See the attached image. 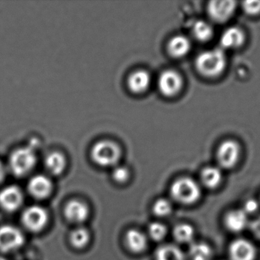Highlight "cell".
Returning <instances> with one entry per match:
<instances>
[{
  "label": "cell",
  "mask_w": 260,
  "mask_h": 260,
  "mask_svg": "<svg viewBox=\"0 0 260 260\" xmlns=\"http://www.w3.org/2000/svg\"><path fill=\"white\" fill-rule=\"evenodd\" d=\"M227 64V58L222 48L206 50L196 60L197 70L206 77H216L221 74Z\"/></svg>",
  "instance_id": "6da1fadb"
},
{
  "label": "cell",
  "mask_w": 260,
  "mask_h": 260,
  "mask_svg": "<svg viewBox=\"0 0 260 260\" xmlns=\"http://www.w3.org/2000/svg\"><path fill=\"white\" fill-rule=\"evenodd\" d=\"M37 156L33 146L21 147L11 154L9 166L11 172L18 177L27 175L35 168Z\"/></svg>",
  "instance_id": "7a4b0ae2"
},
{
  "label": "cell",
  "mask_w": 260,
  "mask_h": 260,
  "mask_svg": "<svg viewBox=\"0 0 260 260\" xmlns=\"http://www.w3.org/2000/svg\"><path fill=\"white\" fill-rule=\"evenodd\" d=\"M173 198L184 205L197 203L201 196V189L198 183L189 177L178 179L171 188Z\"/></svg>",
  "instance_id": "3957f363"
},
{
  "label": "cell",
  "mask_w": 260,
  "mask_h": 260,
  "mask_svg": "<svg viewBox=\"0 0 260 260\" xmlns=\"http://www.w3.org/2000/svg\"><path fill=\"white\" fill-rule=\"evenodd\" d=\"M91 158L94 163L101 166L115 165L121 157L120 147L111 140L97 142L91 149Z\"/></svg>",
  "instance_id": "277c9868"
},
{
  "label": "cell",
  "mask_w": 260,
  "mask_h": 260,
  "mask_svg": "<svg viewBox=\"0 0 260 260\" xmlns=\"http://www.w3.org/2000/svg\"><path fill=\"white\" fill-rule=\"evenodd\" d=\"M48 213L45 209L39 206L27 208L21 215L23 225L31 232L42 230L48 222Z\"/></svg>",
  "instance_id": "5b68a950"
},
{
  "label": "cell",
  "mask_w": 260,
  "mask_h": 260,
  "mask_svg": "<svg viewBox=\"0 0 260 260\" xmlns=\"http://www.w3.org/2000/svg\"><path fill=\"white\" fill-rule=\"evenodd\" d=\"M24 242L22 232L12 225L0 227V251L10 253L19 249Z\"/></svg>",
  "instance_id": "8992f818"
},
{
  "label": "cell",
  "mask_w": 260,
  "mask_h": 260,
  "mask_svg": "<svg viewBox=\"0 0 260 260\" xmlns=\"http://www.w3.org/2000/svg\"><path fill=\"white\" fill-rule=\"evenodd\" d=\"M240 154V146L236 141L225 140L220 145L217 151L218 163L224 169H231L238 163Z\"/></svg>",
  "instance_id": "52a82bcc"
},
{
  "label": "cell",
  "mask_w": 260,
  "mask_h": 260,
  "mask_svg": "<svg viewBox=\"0 0 260 260\" xmlns=\"http://www.w3.org/2000/svg\"><path fill=\"white\" fill-rule=\"evenodd\" d=\"M183 87L181 76L174 70H166L158 79V88L164 96L172 97L176 96Z\"/></svg>",
  "instance_id": "ba28073f"
},
{
  "label": "cell",
  "mask_w": 260,
  "mask_h": 260,
  "mask_svg": "<svg viewBox=\"0 0 260 260\" xmlns=\"http://www.w3.org/2000/svg\"><path fill=\"white\" fill-rule=\"evenodd\" d=\"M236 7V2L216 0L209 3L208 13L213 21L219 23L224 22L233 15Z\"/></svg>",
  "instance_id": "9c48e42d"
},
{
  "label": "cell",
  "mask_w": 260,
  "mask_h": 260,
  "mask_svg": "<svg viewBox=\"0 0 260 260\" xmlns=\"http://www.w3.org/2000/svg\"><path fill=\"white\" fill-rule=\"evenodd\" d=\"M229 253L231 260H254L256 249L248 240L239 238L231 244Z\"/></svg>",
  "instance_id": "30bf717a"
},
{
  "label": "cell",
  "mask_w": 260,
  "mask_h": 260,
  "mask_svg": "<svg viewBox=\"0 0 260 260\" xmlns=\"http://www.w3.org/2000/svg\"><path fill=\"white\" fill-rule=\"evenodd\" d=\"M24 196L16 186H9L0 191V207L6 212L18 210L23 203Z\"/></svg>",
  "instance_id": "8fae6325"
},
{
  "label": "cell",
  "mask_w": 260,
  "mask_h": 260,
  "mask_svg": "<svg viewBox=\"0 0 260 260\" xmlns=\"http://www.w3.org/2000/svg\"><path fill=\"white\" fill-rule=\"evenodd\" d=\"M53 189L51 180L44 175H36L27 184L29 193L38 199H44L50 195Z\"/></svg>",
  "instance_id": "7c38bea8"
},
{
  "label": "cell",
  "mask_w": 260,
  "mask_h": 260,
  "mask_svg": "<svg viewBox=\"0 0 260 260\" xmlns=\"http://www.w3.org/2000/svg\"><path fill=\"white\" fill-rule=\"evenodd\" d=\"M224 224L230 232L234 233L243 232L250 225L248 215L243 209H235L226 214Z\"/></svg>",
  "instance_id": "4fadbf2b"
},
{
  "label": "cell",
  "mask_w": 260,
  "mask_h": 260,
  "mask_svg": "<svg viewBox=\"0 0 260 260\" xmlns=\"http://www.w3.org/2000/svg\"><path fill=\"white\" fill-rule=\"evenodd\" d=\"M64 212L69 221L79 224L88 218L89 209L82 201L73 200L67 205Z\"/></svg>",
  "instance_id": "5bb4252c"
},
{
  "label": "cell",
  "mask_w": 260,
  "mask_h": 260,
  "mask_svg": "<svg viewBox=\"0 0 260 260\" xmlns=\"http://www.w3.org/2000/svg\"><path fill=\"white\" fill-rule=\"evenodd\" d=\"M245 35L239 27H231L226 29L221 35V45L222 49H235L244 44Z\"/></svg>",
  "instance_id": "9a60e30c"
},
{
  "label": "cell",
  "mask_w": 260,
  "mask_h": 260,
  "mask_svg": "<svg viewBox=\"0 0 260 260\" xmlns=\"http://www.w3.org/2000/svg\"><path fill=\"white\" fill-rule=\"evenodd\" d=\"M151 82L149 73L145 70H137L130 74L128 78V87L133 93H144L148 90Z\"/></svg>",
  "instance_id": "2e32d148"
},
{
  "label": "cell",
  "mask_w": 260,
  "mask_h": 260,
  "mask_svg": "<svg viewBox=\"0 0 260 260\" xmlns=\"http://www.w3.org/2000/svg\"><path fill=\"white\" fill-rule=\"evenodd\" d=\"M190 41L186 36L177 35L170 40L168 50L171 56L179 58L187 54L190 50Z\"/></svg>",
  "instance_id": "e0dca14e"
},
{
  "label": "cell",
  "mask_w": 260,
  "mask_h": 260,
  "mask_svg": "<svg viewBox=\"0 0 260 260\" xmlns=\"http://www.w3.org/2000/svg\"><path fill=\"white\" fill-rule=\"evenodd\" d=\"M128 248L133 253H141L147 247V238L145 235L139 230H129L125 237Z\"/></svg>",
  "instance_id": "ac0fdd59"
},
{
  "label": "cell",
  "mask_w": 260,
  "mask_h": 260,
  "mask_svg": "<svg viewBox=\"0 0 260 260\" xmlns=\"http://www.w3.org/2000/svg\"><path fill=\"white\" fill-rule=\"evenodd\" d=\"M67 166V160L63 154L53 152L48 154L45 159V167L53 176L60 175Z\"/></svg>",
  "instance_id": "d6986e66"
},
{
  "label": "cell",
  "mask_w": 260,
  "mask_h": 260,
  "mask_svg": "<svg viewBox=\"0 0 260 260\" xmlns=\"http://www.w3.org/2000/svg\"><path fill=\"white\" fill-rule=\"evenodd\" d=\"M203 185L209 189H215L221 184L222 180V172L219 168L209 166L205 168L201 174Z\"/></svg>",
  "instance_id": "ffe728a7"
},
{
  "label": "cell",
  "mask_w": 260,
  "mask_h": 260,
  "mask_svg": "<svg viewBox=\"0 0 260 260\" xmlns=\"http://www.w3.org/2000/svg\"><path fill=\"white\" fill-rule=\"evenodd\" d=\"M156 260H186L184 253L171 244L161 246L156 252Z\"/></svg>",
  "instance_id": "44dd1931"
},
{
  "label": "cell",
  "mask_w": 260,
  "mask_h": 260,
  "mask_svg": "<svg viewBox=\"0 0 260 260\" xmlns=\"http://www.w3.org/2000/svg\"><path fill=\"white\" fill-rule=\"evenodd\" d=\"M212 251L206 243H192L189 247V256L190 260H210Z\"/></svg>",
  "instance_id": "7402d4cb"
},
{
  "label": "cell",
  "mask_w": 260,
  "mask_h": 260,
  "mask_svg": "<svg viewBox=\"0 0 260 260\" xmlns=\"http://www.w3.org/2000/svg\"><path fill=\"white\" fill-rule=\"evenodd\" d=\"M174 236L176 241H178L179 243L192 244L195 236V230L189 224H179L174 228Z\"/></svg>",
  "instance_id": "603a6c76"
},
{
  "label": "cell",
  "mask_w": 260,
  "mask_h": 260,
  "mask_svg": "<svg viewBox=\"0 0 260 260\" xmlns=\"http://www.w3.org/2000/svg\"><path fill=\"white\" fill-rule=\"evenodd\" d=\"M213 32L212 26L205 21H197L192 27L194 37L203 42L209 41L213 35Z\"/></svg>",
  "instance_id": "cb8c5ba5"
},
{
  "label": "cell",
  "mask_w": 260,
  "mask_h": 260,
  "mask_svg": "<svg viewBox=\"0 0 260 260\" xmlns=\"http://www.w3.org/2000/svg\"><path fill=\"white\" fill-rule=\"evenodd\" d=\"M89 232L85 227H78L70 235V242L73 247L77 249L85 247L89 242Z\"/></svg>",
  "instance_id": "d4e9b609"
},
{
  "label": "cell",
  "mask_w": 260,
  "mask_h": 260,
  "mask_svg": "<svg viewBox=\"0 0 260 260\" xmlns=\"http://www.w3.org/2000/svg\"><path fill=\"white\" fill-rule=\"evenodd\" d=\"M153 212L158 217H166L172 212L173 206L171 201L166 198L157 199L153 205Z\"/></svg>",
  "instance_id": "484cf974"
},
{
  "label": "cell",
  "mask_w": 260,
  "mask_h": 260,
  "mask_svg": "<svg viewBox=\"0 0 260 260\" xmlns=\"http://www.w3.org/2000/svg\"><path fill=\"white\" fill-rule=\"evenodd\" d=\"M148 235L154 241H161L166 236L167 227L159 222L151 223L148 227Z\"/></svg>",
  "instance_id": "4316f807"
},
{
  "label": "cell",
  "mask_w": 260,
  "mask_h": 260,
  "mask_svg": "<svg viewBox=\"0 0 260 260\" xmlns=\"http://www.w3.org/2000/svg\"><path fill=\"white\" fill-rule=\"evenodd\" d=\"M113 178L117 183H126L129 178V171L126 167L119 166L113 172Z\"/></svg>",
  "instance_id": "83f0119b"
},
{
  "label": "cell",
  "mask_w": 260,
  "mask_h": 260,
  "mask_svg": "<svg viewBox=\"0 0 260 260\" xmlns=\"http://www.w3.org/2000/svg\"><path fill=\"white\" fill-rule=\"evenodd\" d=\"M243 9L249 15H256L260 12V1L244 2Z\"/></svg>",
  "instance_id": "f1b7e54d"
},
{
  "label": "cell",
  "mask_w": 260,
  "mask_h": 260,
  "mask_svg": "<svg viewBox=\"0 0 260 260\" xmlns=\"http://www.w3.org/2000/svg\"><path fill=\"white\" fill-rule=\"evenodd\" d=\"M259 203H258L256 200L250 198V199L247 200V201H246V203H244L243 210L245 212L247 215H249V214H253L257 212V211L259 210Z\"/></svg>",
  "instance_id": "f546056e"
},
{
  "label": "cell",
  "mask_w": 260,
  "mask_h": 260,
  "mask_svg": "<svg viewBox=\"0 0 260 260\" xmlns=\"http://www.w3.org/2000/svg\"><path fill=\"white\" fill-rule=\"evenodd\" d=\"M250 227L253 235L260 240V216L250 223Z\"/></svg>",
  "instance_id": "4dcf8cb0"
},
{
  "label": "cell",
  "mask_w": 260,
  "mask_h": 260,
  "mask_svg": "<svg viewBox=\"0 0 260 260\" xmlns=\"http://www.w3.org/2000/svg\"><path fill=\"white\" fill-rule=\"evenodd\" d=\"M6 166L3 164V162L0 160V183L4 180L5 177H6Z\"/></svg>",
  "instance_id": "1f68e13d"
},
{
  "label": "cell",
  "mask_w": 260,
  "mask_h": 260,
  "mask_svg": "<svg viewBox=\"0 0 260 260\" xmlns=\"http://www.w3.org/2000/svg\"><path fill=\"white\" fill-rule=\"evenodd\" d=\"M0 260H7L6 259V258L2 257V256H0Z\"/></svg>",
  "instance_id": "d6a6232c"
}]
</instances>
